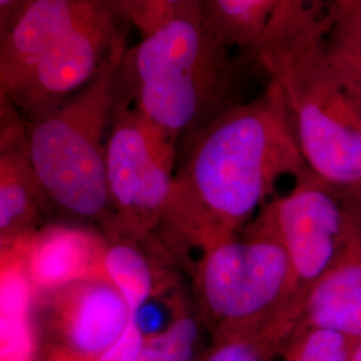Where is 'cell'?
Instances as JSON below:
<instances>
[{"mask_svg":"<svg viewBox=\"0 0 361 361\" xmlns=\"http://www.w3.org/2000/svg\"><path fill=\"white\" fill-rule=\"evenodd\" d=\"M349 361H361V343L357 345V348L352 352L350 360Z\"/></svg>","mask_w":361,"mask_h":361,"instance_id":"cell-26","label":"cell"},{"mask_svg":"<svg viewBox=\"0 0 361 361\" xmlns=\"http://www.w3.org/2000/svg\"><path fill=\"white\" fill-rule=\"evenodd\" d=\"M145 343L146 336L138 324L131 319L128 328L116 343L94 361H137L142 352Z\"/></svg>","mask_w":361,"mask_h":361,"instance_id":"cell-21","label":"cell"},{"mask_svg":"<svg viewBox=\"0 0 361 361\" xmlns=\"http://www.w3.org/2000/svg\"><path fill=\"white\" fill-rule=\"evenodd\" d=\"M126 92V91H125ZM178 143L131 104L128 94L111 125L106 178L114 233L147 243L154 238L177 170Z\"/></svg>","mask_w":361,"mask_h":361,"instance_id":"cell-7","label":"cell"},{"mask_svg":"<svg viewBox=\"0 0 361 361\" xmlns=\"http://www.w3.org/2000/svg\"><path fill=\"white\" fill-rule=\"evenodd\" d=\"M348 337L331 329L310 328L289 361H349Z\"/></svg>","mask_w":361,"mask_h":361,"instance_id":"cell-19","label":"cell"},{"mask_svg":"<svg viewBox=\"0 0 361 361\" xmlns=\"http://www.w3.org/2000/svg\"><path fill=\"white\" fill-rule=\"evenodd\" d=\"M360 198H361V189H360Z\"/></svg>","mask_w":361,"mask_h":361,"instance_id":"cell-27","label":"cell"},{"mask_svg":"<svg viewBox=\"0 0 361 361\" xmlns=\"http://www.w3.org/2000/svg\"><path fill=\"white\" fill-rule=\"evenodd\" d=\"M128 50V49H126ZM118 52L86 87L50 114L26 122L28 153L50 204L114 233L106 153L107 140L126 92Z\"/></svg>","mask_w":361,"mask_h":361,"instance_id":"cell-4","label":"cell"},{"mask_svg":"<svg viewBox=\"0 0 361 361\" xmlns=\"http://www.w3.org/2000/svg\"><path fill=\"white\" fill-rule=\"evenodd\" d=\"M259 214L284 246L304 296L326 271L361 249L360 189L331 185L310 169Z\"/></svg>","mask_w":361,"mask_h":361,"instance_id":"cell-6","label":"cell"},{"mask_svg":"<svg viewBox=\"0 0 361 361\" xmlns=\"http://www.w3.org/2000/svg\"><path fill=\"white\" fill-rule=\"evenodd\" d=\"M182 142L153 240L186 271L202 253L243 232L276 197L280 180L308 169L269 82L258 97L229 107Z\"/></svg>","mask_w":361,"mask_h":361,"instance_id":"cell-1","label":"cell"},{"mask_svg":"<svg viewBox=\"0 0 361 361\" xmlns=\"http://www.w3.org/2000/svg\"><path fill=\"white\" fill-rule=\"evenodd\" d=\"M102 0H37L0 37V94L16 87L59 39Z\"/></svg>","mask_w":361,"mask_h":361,"instance_id":"cell-12","label":"cell"},{"mask_svg":"<svg viewBox=\"0 0 361 361\" xmlns=\"http://www.w3.org/2000/svg\"><path fill=\"white\" fill-rule=\"evenodd\" d=\"M277 332L225 336L201 361H264L265 347L279 337Z\"/></svg>","mask_w":361,"mask_h":361,"instance_id":"cell-20","label":"cell"},{"mask_svg":"<svg viewBox=\"0 0 361 361\" xmlns=\"http://www.w3.org/2000/svg\"><path fill=\"white\" fill-rule=\"evenodd\" d=\"M252 52L280 94L310 171L361 189V83L331 51L323 18L297 0H279Z\"/></svg>","mask_w":361,"mask_h":361,"instance_id":"cell-2","label":"cell"},{"mask_svg":"<svg viewBox=\"0 0 361 361\" xmlns=\"http://www.w3.org/2000/svg\"><path fill=\"white\" fill-rule=\"evenodd\" d=\"M297 1L308 7L310 11L319 15L320 18H324L340 0H297Z\"/></svg>","mask_w":361,"mask_h":361,"instance_id":"cell-24","label":"cell"},{"mask_svg":"<svg viewBox=\"0 0 361 361\" xmlns=\"http://www.w3.org/2000/svg\"><path fill=\"white\" fill-rule=\"evenodd\" d=\"M323 20L331 51L361 83V8L336 6Z\"/></svg>","mask_w":361,"mask_h":361,"instance_id":"cell-18","label":"cell"},{"mask_svg":"<svg viewBox=\"0 0 361 361\" xmlns=\"http://www.w3.org/2000/svg\"><path fill=\"white\" fill-rule=\"evenodd\" d=\"M34 1L37 0H0V37L10 31Z\"/></svg>","mask_w":361,"mask_h":361,"instance_id":"cell-23","label":"cell"},{"mask_svg":"<svg viewBox=\"0 0 361 361\" xmlns=\"http://www.w3.org/2000/svg\"><path fill=\"white\" fill-rule=\"evenodd\" d=\"M157 0H114L116 8L123 15L131 27H135L141 37L152 30V19Z\"/></svg>","mask_w":361,"mask_h":361,"instance_id":"cell-22","label":"cell"},{"mask_svg":"<svg viewBox=\"0 0 361 361\" xmlns=\"http://www.w3.org/2000/svg\"><path fill=\"white\" fill-rule=\"evenodd\" d=\"M27 146L26 122L1 99L0 246L10 249L42 229L47 205Z\"/></svg>","mask_w":361,"mask_h":361,"instance_id":"cell-10","label":"cell"},{"mask_svg":"<svg viewBox=\"0 0 361 361\" xmlns=\"http://www.w3.org/2000/svg\"><path fill=\"white\" fill-rule=\"evenodd\" d=\"M0 361H32L35 290L15 249L1 250Z\"/></svg>","mask_w":361,"mask_h":361,"instance_id":"cell-15","label":"cell"},{"mask_svg":"<svg viewBox=\"0 0 361 361\" xmlns=\"http://www.w3.org/2000/svg\"><path fill=\"white\" fill-rule=\"evenodd\" d=\"M336 6H350V7L361 8V0H340ZM326 15H328V13H326ZM326 15H325V16H326Z\"/></svg>","mask_w":361,"mask_h":361,"instance_id":"cell-25","label":"cell"},{"mask_svg":"<svg viewBox=\"0 0 361 361\" xmlns=\"http://www.w3.org/2000/svg\"><path fill=\"white\" fill-rule=\"evenodd\" d=\"M188 271L197 312L217 338L284 334L298 323L304 295L284 246L261 214L195 258Z\"/></svg>","mask_w":361,"mask_h":361,"instance_id":"cell-5","label":"cell"},{"mask_svg":"<svg viewBox=\"0 0 361 361\" xmlns=\"http://www.w3.org/2000/svg\"><path fill=\"white\" fill-rule=\"evenodd\" d=\"M106 238L66 225L43 226L10 249L19 255L35 295H47L102 273Z\"/></svg>","mask_w":361,"mask_h":361,"instance_id":"cell-11","label":"cell"},{"mask_svg":"<svg viewBox=\"0 0 361 361\" xmlns=\"http://www.w3.org/2000/svg\"><path fill=\"white\" fill-rule=\"evenodd\" d=\"M219 31L241 50L252 52L279 0H202Z\"/></svg>","mask_w":361,"mask_h":361,"instance_id":"cell-16","label":"cell"},{"mask_svg":"<svg viewBox=\"0 0 361 361\" xmlns=\"http://www.w3.org/2000/svg\"><path fill=\"white\" fill-rule=\"evenodd\" d=\"M130 27L114 0H102L0 98L27 122L50 114L98 77L118 52L128 49Z\"/></svg>","mask_w":361,"mask_h":361,"instance_id":"cell-8","label":"cell"},{"mask_svg":"<svg viewBox=\"0 0 361 361\" xmlns=\"http://www.w3.org/2000/svg\"><path fill=\"white\" fill-rule=\"evenodd\" d=\"M49 325L59 343V361H94L128 328L126 300L104 274L42 295Z\"/></svg>","mask_w":361,"mask_h":361,"instance_id":"cell-9","label":"cell"},{"mask_svg":"<svg viewBox=\"0 0 361 361\" xmlns=\"http://www.w3.org/2000/svg\"><path fill=\"white\" fill-rule=\"evenodd\" d=\"M255 62L219 31L202 0H189L128 47L121 78L131 104L178 143L240 104L241 78Z\"/></svg>","mask_w":361,"mask_h":361,"instance_id":"cell-3","label":"cell"},{"mask_svg":"<svg viewBox=\"0 0 361 361\" xmlns=\"http://www.w3.org/2000/svg\"><path fill=\"white\" fill-rule=\"evenodd\" d=\"M102 273L126 300L131 314L154 297L177 288V279L166 267L171 262L153 243H141L125 235L104 237Z\"/></svg>","mask_w":361,"mask_h":361,"instance_id":"cell-13","label":"cell"},{"mask_svg":"<svg viewBox=\"0 0 361 361\" xmlns=\"http://www.w3.org/2000/svg\"><path fill=\"white\" fill-rule=\"evenodd\" d=\"M298 323L361 338V249L326 271L305 292Z\"/></svg>","mask_w":361,"mask_h":361,"instance_id":"cell-14","label":"cell"},{"mask_svg":"<svg viewBox=\"0 0 361 361\" xmlns=\"http://www.w3.org/2000/svg\"><path fill=\"white\" fill-rule=\"evenodd\" d=\"M58 361H59V360H58Z\"/></svg>","mask_w":361,"mask_h":361,"instance_id":"cell-28","label":"cell"},{"mask_svg":"<svg viewBox=\"0 0 361 361\" xmlns=\"http://www.w3.org/2000/svg\"><path fill=\"white\" fill-rule=\"evenodd\" d=\"M202 319L189 304L168 326L146 338L137 361H195L201 337Z\"/></svg>","mask_w":361,"mask_h":361,"instance_id":"cell-17","label":"cell"}]
</instances>
